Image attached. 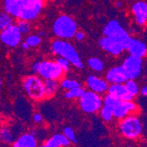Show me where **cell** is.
<instances>
[{
    "label": "cell",
    "mask_w": 147,
    "mask_h": 147,
    "mask_svg": "<svg viewBox=\"0 0 147 147\" xmlns=\"http://www.w3.org/2000/svg\"><path fill=\"white\" fill-rule=\"evenodd\" d=\"M44 5V0H3V10L16 20H37Z\"/></svg>",
    "instance_id": "obj_1"
},
{
    "label": "cell",
    "mask_w": 147,
    "mask_h": 147,
    "mask_svg": "<svg viewBox=\"0 0 147 147\" xmlns=\"http://www.w3.org/2000/svg\"><path fill=\"white\" fill-rule=\"evenodd\" d=\"M50 50L57 57H61L69 60L73 67L82 69L84 63L74 45L67 40L55 39L50 43Z\"/></svg>",
    "instance_id": "obj_2"
},
{
    "label": "cell",
    "mask_w": 147,
    "mask_h": 147,
    "mask_svg": "<svg viewBox=\"0 0 147 147\" xmlns=\"http://www.w3.org/2000/svg\"><path fill=\"white\" fill-rule=\"evenodd\" d=\"M52 33L57 39L69 40L74 38L78 30V24L73 17L69 14H60L52 23Z\"/></svg>",
    "instance_id": "obj_3"
},
{
    "label": "cell",
    "mask_w": 147,
    "mask_h": 147,
    "mask_svg": "<svg viewBox=\"0 0 147 147\" xmlns=\"http://www.w3.org/2000/svg\"><path fill=\"white\" fill-rule=\"evenodd\" d=\"M117 130L120 136L128 140H138L143 134V123L138 114L130 115L118 121Z\"/></svg>",
    "instance_id": "obj_4"
},
{
    "label": "cell",
    "mask_w": 147,
    "mask_h": 147,
    "mask_svg": "<svg viewBox=\"0 0 147 147\" xmlns=\"http://www.w3.org/2000/svg\"><path fill=\"white\" fill-rule=\"evenodd\" d=\"M22 88L30 100L41 101L46 99L44 80L37 74H31L23 78Z\"/></svg>",
    "instance_id": "obj_5"
},
{
    "label": "cell",
    "mask_w": 147,
    "mask_h": 147,
    "mask_svg": "<svg viewBox=\"0 0 147 147\" xmlns=\"http://www.w3.org/2000/svg\"><path fill=\"white\" fill-rule=\"evenodd\" d=\"M65 72L60 67L56 60L44 59L39 60V67L37 75L43 80H60L64 77Z\"/></svg>",
    "instance_id": "obj_6"
},
{
    "label": "cell",
    "mask_w": 147,
    "mask_h": 147,
    "mask_svg": "<svg viewBox=\"0 0 147 147\" xmlns=\"http://www.w3.org/2000/svg\"><path fill=\"white\" fill-rule=\"evenodd\" d=\"M79 109L87 115L99 113L103 107V97L97 92L86 90L83 96L78 100Z\"/></svg>",
    "instance_id": "obj_7"
},
{
    "label": "cell",
    "mask_w": 147,
    "mask_h": 147,
    "mask_svg": "<svg viewBox=\"0 0 147 147\" xmlns=\"http://www.w3.org/2000/svg\"><path fill=\"white\" fill-rule=\"evenodd\" d=\"M102 34L104 36H108L123 44L129 37L131 36L129 32L118 20H111L107 22L102 29Z\"/></svg>",
    "instance_id": "obj_8"
},
{
    "label": "cell",
    "mask_w": 147,
    "mask_h": 147,
    "mask_svg": "<svg viewBox=\"0 0 147 147\" xmlns=\"http://www.w3.org/2000/svg\"><path fill=\"white\" fill-rule=\"evenodd\" d=\"M123 67L125 70L128 79H138L144 71V58L133 55L127 56L123 61Z\"/></svg>",
    "instance_id": "obj_9"
},
{
    "label": "cell",
    "mask_w": 147,
    "mask_h": 147,
    "mask_svg": "<svg viewBox=\"0 0 147 147\" xmlns=\"http://www.w3.org/2000/svg\"><path fill=\"white\" fill-rule=\"evenodd\" d=\"M0 41L8 48L15 49L22 43L23 34L16 24L4 29L0 33Z\"/></svg>",
    "instance_id": "obj_10"
},
{
    "label": "cell",
    "mask_w": 147,
    "mask_h": 147,
    "mask_svg": "<svg viewBox=\"0 0 147 147\" xmlns=\"http://www.w3.org/2000/svg\"><path fill=\"white\" fill-rule=\"evenodd\" d=\"M139 107L134 100H119L116 106L113 109L115 119L122 120L130 115L138 114Z\"/></svg>",
    "instance_id": "obj_11"
},
{
    "label": "cell",
    "mask_w": 147,
    "mask_h": 147,
    "mask_svg": "<svg viewBox=\"0 0 147 147\" xmlns=\"http://www.w3.org/2000/svg\"><path fill=\"white\" fill-rule=\"evenodd\" d=\"M123 47L129 55L139 57L141 58L147 57V45L139 38L135 36L129 37L123 42Z\"/></svg>",
    "instance_id": "obj_12"
},
{
    "label": "cell",
    "mask_w": 147,
    "mask_h": 147,
    "mask_svg": "<svg viewBox=\"0 0 147 147\" xmlns=\"http://www.w3.org/2000/svg\"><path fill=\"white\" fill-rule=\"evenodd\" d=\"M87 90L97 92L99 94H106L108 93L109 84L105 78H102L97 74H90L86 77L85 81Z\"/></svg>",
    "instance_id": "obj_13"
},
{
    "label": "cell",
    "mask_w": 147,
    "mask_h": 147,
    "mask_svg": "<svg viewBox=\"0 0 147 147\" xmlns=\"http://www.w3.org/2000/svg\"><path fill=\"white\" fill-rule=\"evenodd\" d=\"M130 12L134 23L141 28L147 25V2L138 0L130 6Z\"/></svg>",
    "instance_id": "obj_14"
},
{
    "label": "cell",
    "mask_w": 147,
    "mask_h": 147,
    "mask_svg": "<svg viewBox=\"0 0 147 147\" xmlns=\"http://www.w3.org/2000/svg\"><path fill=\"white\" fill-rule=\"evenodd\" d=\"M99 47L105 52L108 53L109 55L113 57H119L124 52L123 44L120 42H117L115 40H113L108 36H102L100 38L98 42Z\"/></svg>",
    "instance_id": "obj_15"
},
{
    "label": "cell",
    "mask_w": 147,
    "mask_h": 147,
    "mask_svg": "<svg viewBox=\"0 0 147 147\" xmlns=\"http://www.w3.org/2000/svg\"><path fill=\"white\" fill-rule=\"evenodd\" d=\"M105 78L109 85L113 84H125L128 80L125 70L123 65H115L109 68L105 73Z\"/></svg>",
    "instance_id": "obj_16"
},
{
    "label": "cell",
    "mask_w": 147,
    "mask_h": 147,
    "mask_svg": "<svg viewBox=\"0 0 147 147\" xmlns=\"http://www.w3.org/2000/svg\"><path fill=\"white\" fill-rule=\"evenodd\" d=\"M71 145V142L64 136L63 133H55L39 144L38 147H70Z\"/></svg>",
    "instance_id": "obj_17"
},
{
    "label": "cell",
    "mask_w": 147,
    "mask_h": 147,
    "mask_svg": "<svg viewBox=\"0 0 147 147\" xmlns=\"http://www.w3.org/2000/svg\"><path fill=\"white\" fill-rule=\"evenodd\" d=\"M21 134L17 127H13L12 125H4L0 130V139L4 145L11 146L17 138Z\"/></svg>",
    "instance_id": "obj_18"
},
{
    "label": "cell",
    "mask_w": 147,
    "mask_h": 147,
    "mask_svg": "<svg viewBox=\"0 0 147 147\" xmlns=\"http://www.w3.org/2000/svg\"><path fill=\"white\" fill-rule=\"evenodd\" d=\"M39 139L33 132H22L10 147H38Z\"/></svg>",
    "instance_id": "obj_19"
},
{
    "label": "cell",
    "mask_w": 147,
    "mask_h": 147,
    "mask_svg": "<svg viewBox=\"0 0 147 147\" xmlns=\"http://www.w3.org/2000/svg\"><path fill=\"white\" fill-rule=\"evenodd\" d=\"M108 93L121 100H134V97L128 92L124 84L109 85Z\"/></svg>",
    "instance_id": "obj_20"
},
{
    "label": "cell",
    "mask_w": 147,
    "mask_h": 147,
    "mask_svg": "<svg viewBox=\"0 0 147 147\" xmlns=\"http://www.w3.org/2000/svg\"><path fill=\"white\" fill-rule=\"evenodd\" d=\"M46 99L54 97L60 88V82L57 80H44Z\"/></svg>",
    "instance_id": "obj_21"
},
{
    "label": "cell",
    "mask_w": 147,
    "mask_h": 147,
    "mask_svg": "<svg viewBox=\"0 0 147 147\" xmlns=\"http://www.w3.org/2000/svg\"><path fill=\"white\" fill-rule=\"evenodd\" d=\"M86 63L88 65V67L92 71H93L94 72H97V73H101L105 69L104 62L100 58L96 57H92L88 58Z\"/></svg>",
    "instance_id": "obj_22"
},
{
    "label": "cell",
    "mask_w": 147,
    "mask_h": 147,
    "mask_svg": "<svg viewBox=\"0 0 147 147\" xmlns=\"http://www.w3.org/2000/svg\"><path fill=\"white\" fill-rule=\"evenodd\" d=\"M86 91V89L83 86L71 89L69 91H64V98L67 100H78L83 96Z\"/></svg>",
    "instance_id": "obj_23"
},
{
    "label": "cell",
    "mask_w": 147,
    "mask_h": 147,
    "mask_svg": "<svg viewBox=\"0 0 147 147\" xmlns=\"http://www.w3.org/2000/svg\"><path fill=\"white\" fill-rule=\"evenodd\" d=\"M59 82H60V88H62L63 91H69L71 89L78 86H82V84L75 78H63Z\"/></svg>",
    "instance_id": "obj_24"
},
{
    "label": "cell",
    "mask_w": 147,
    "mask_h": 147,
    "mask_svg": "<svg viewBox=\"0 0 147 147\" xmlns=\"http://www.w3.org/2000/svg\"><path fill=\"white\" fill-rule=\"evenodd\" d=\"M14 24H16L14 18L5 11H1L0 13V30L2 31Z\"/></svg>",
    "instance_id": "obj_25"
},
{
    "label": "cell",
    "mask_w": 147,
    "mask_h": 147,
    "mask_svg": "<svg viewBox=\"0 0 147 147\" xmlns=\"http://www.w3.org/2000/svg\"><path fill=\"white\" fill-rule=\"evenodd\" d=\"M24 42H26V43H28L31 49H33V48L34 49V48H37L42 44V38L40 35H38L36 33H32V34L26 35L25 37Z\"/></svg>",
    "instance_id": "obj_26"
},
{
    "label": "cell",
    "mask_w": 147,
    "mask_h": 147,
    "mask_svg": "<svg viewBox=\"0 0 147 147\" xmlns=\"http://www.w3.org/2000/svg\"><path fill=\"white\" fill-rule=\"evenodd\" d=\"M125 86L128 90V92L130 93V94L133 97H137L139 93H140V89L141 87H139L138 83L136 81L135 79H128L125 82Z\"/></svg>",
    "instance_id": "obj_27"
},
{
    "label": "cell",
    "mask_w": 147,
    "mask_h": 147,
    "mask_svg": "<svg viewBox=\"0 0 147 147\" xmlns=\"http://www.w3.org/2000/svg\"><path fill=\"white\" fill-rule=\"evenodd\" d=\"M99 115H100V117L101 118L102 121L107 123H112V121L115 119L113 110L111 109L108 108V107H105V106H103L100 109Z\"/></svg>",
    "instance_id": "obj_28"
},
{
    "label": "cell",
    "mask_w": 147,
    "mask_h": 147,
    "mask_svg": "<svg viewBox=\"0 0 147 147\" xmlns=\"http://www.w3.org/2000/svg\"><path fill=\"white\" fill-rule=\"evenodd\" d=\"M16 25L18 26V28L21 34L23 35H28L32 34L33 31V25L32 22L28 21V20H17Z\"/></svg>",
    "instance_id": "obj_29"
},
{
    "label": "cell",
    "mask_w": 147,
    "mask_h": 147,
    "mask_svg": "<svg viewBox=\"0 0 147 147\" xmlns=\"http://www.w3.org/2000/svg\"><path fill=\"white\" fill-rule=\"evenodd\" d=\"M63 133L64 134V136L71 142V144H75L78 143V138L76 136V133H75L74 129L71 127H70V126L64 127L63 129Z\"/></svg>",
    "instance_id": "obj_30"
},
{
    "label": "cell",
    "mask_w": 147,
    "mask_h": 147,
    "mask_svg": "<svg viewBox=\"0 0 147 147\" xmlns=\"http://www.w3.org/2000/svg\"><path fill=\"white\" fill-rule=\"evenodd\" d=\"M56 61L60 65V67L63 70L65 74L70 72L71 70V67H73V66L71 65V62L69 60H67L66 58H63V57H57L56 58Z\"/></svg>",
    "instance_id": "obj_31"
},
{
    "label": "cell",
    "mask_w": 147,
    "mask_h": 147,
    "mask_svg": "<svg viewBox=\"0 0 147 147\" xmlns=\"http://www.w3.org/2000/svg\"><path fill=\"white\" fill-rule=\"evenodd\" d=\"M32 121L37 124V125H40L43 123V116L41 113L39 112H34L33 115H32Z\"/></svg>",
    "instance_id": "obj_32"
},
{
    "label": "cell",
    "mask_w": 147,
    "mask_h": 147,
    "mask_svg": "<svg viewBox=\"0 0 147 147\" xmlns=\"http://www.w3.org/2000/svg\"><path fill=\"white\" fill-rule=\"evenodd\" d=\"M86 38V34L81 31V30H78L77 33L75 34V36H74V39L78 42H83Z\"/></svg>",
    "instance_id": "obj_33"
},
{
    "label": "cell",
    "mask_w": 147,
    "mask_h": 147,
    "mask_svg": "<svg viewBox=\"0 0 147 147\" xmlns=\"http://www.w3.org/2000/svg\"><path fill=\"white\" fill-rule=\"evenodd\" d=\"M140 94L144 97H147V84L144 85L140 89Z\"/></svg>",
    "instance_id": "obj_34"
},
{
    "label": "cell",
    "mask_w": 147,
    "mask_h": 147,
    "mask_svg": "<svg viewBox=\"0 0 147 147\" xmlns=\"http://www.w3.org/2000/svg\"><path fill=\"white\" fill-rule=\"evenodd\" d=\"M123 5H124V4H123V2L122 1V0H115V6L116 8H118V9L123 8Z\"/></svg>",
    "instance_id": "obj_35"
},
{
    "label": "cell",
    "mask_w": 147,
    "mask_h": 147,
    "mask_svg": "<svg viewBox=\"0 0 147 147\" xmlns=\"http://www.w3.org/2000/svg\"><path fill=\"white\" fill-rule=\"evenodd\" d=\"M20 48H21V49L22 50H24V51H28V50H29L31 48H30V46L26 43V42H22V43L20 44Z\"/></svg>",
    "instance_id": "obj_36"
},
{
    "label": "cell",
    "mask_w": 147,
    "mask_h": 147,
    "mask_svg": "<svg viewBox=\"0 0 147 147\" xmlns=\"http://www.w3.org/2000/svg\"><path fill=\"white\" fill-rule=\"evenodd\" d=\"M36 34H37L38 35L41 36L42 38V37H46V36H47V32H46L45 30H42V29L38 30V31L36 32Z\"/></svg>",
    "instance_id": "obj_37"
},
{
    "label": "cell",
    "mask_w": 147,
    "mask_h": 147,
    "mask_svg": "<svg viewBox=\"0 0 147 147\" xmlns=\"http://www.w3.org/2000/svg\"><path fill=\"white\" fill-rule=\"evenodd\" d=\"M49 1H51V0H49Z\"/></svg>",
    "instance_id": "obj_38"
}]
</instances>
